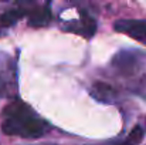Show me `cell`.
Instances as JSON below:
<instances>
[{
	"label": "cell",
	"mask_w": 146,
	"mask_h": 145,
	"mask_svg": "<svg viewBox=\"0 0 146 145\" xmlns=\"http://www.w3.org/2000/svg\"><path fill=\"white\" fill-rule=\"evenodd\" d=\"M4 94V81H3V78L0 77V97Z\"/></svg>",
	"instance_id": "cell-8"
},
{
	"label": "cell",
	"mask_w": 146,
	"mask_h": 145,
	"mask_svg": "<svg viewBox=\"0 0 146 145\" xmlns=\"http://www.w3.org/2000/svg\"><path fill=\"white\" fill-rule=\"evenodd\" d=\"M51 20V13H50V7L43 6H34L30 11H29V24L33 27H41V26H47L48 21Z\"/></svg>",
	"instance_id": "cell-4"
},
{
	"label": "cell",
	"mask_w": 146,
	"mask_h": 145,
	"mask_svg": "<svg viewBox=\"0 0 146 145\" xmlns=\"http://www.w3.org/2000/svg\"><path fill=\"white\" fill-rule=\"evenodd\" d=\"M67 30L70 31H74L80 36H84V37H92L95 30H97V23L94 19H91L88 14H85L84 11H81V19L78 21H72L71 26L67 27Z\"/></svg>",
	"instance_id": "cell-3"
},
{
	"label": "cell",
	"mask_w": 146,
	"mask_h": 145,
	"mask_svg": "<svg viewBox=\"0 0 146 145\" xmlns=\"http://www.w3.org/2000/svg\"><path fill=\"white\" fill-rule=\"evenodd\" d=\"M142 138H143V128L141 125H136L131 131V134L126 137V140H123L121 144L118 145H138L142 141Z\"/></svg>",
	"instance_id": "cell-7"
},
{
	"label": "cell",
	"mask_w": 146,
	"mask_h": 145,
	"mask_svg": "<svg viewBox=\"0 0 146 145\" xmlns=\"http://www.w3.org/2000/svg\"><path fill=\"white\" fill-rule=\"evenodd\" d=\"M91 94L94 98H97L99 101H111L112 97L115 96L112 87H109L105 83H95L91 90Z\"/></svg>",
	"instance_id": "cell-6"
},
{
	"label": "cell",
	"mask_w": 146,
	"mask_h": 145,
	"mask_svg": "<svg viewBox=\"0 0 146 145\" xmlns=\"http://www.w3.org/2000/svg\"><path fill=\"white\" fill-rule=\"evenodd\" d=\"M115 30L146 46V20H118Z\"/></svg>",
	"instance_id": "cell-2"
},
{
	"label": "cell",
	"mask_w": 146,
	"mask_h": 145,
	"mask_svg": "<svg viewBox=\"0 0 146 145\" xmlns=\"http://www.w3.org/2000/svg\"><path fill=\"white\" fill-rule=\"evenodd\" d=\"M113 64L121 73H132V68L136 65V58L132 53H121L113 58Z\"/></svg>",
	"instance_id": "cell-5"
},
{
	"label": "cell",
	"mask_w": 146,
	"mask_h": 145,
	"mask_svg": "<svg viewBox=\"0 0 146 145\" xmlns=\"http://www.w3.org/2000/svg\"><path fill=\"white\" fill-rule=\"evenodd\" d=\"M1 130L7 135L40 138L47 132L48 124L40 118L26 102L21 100H14L3 110Z\"/></svg>",
	"instance_id": "cell-1"
}]
</instances>
